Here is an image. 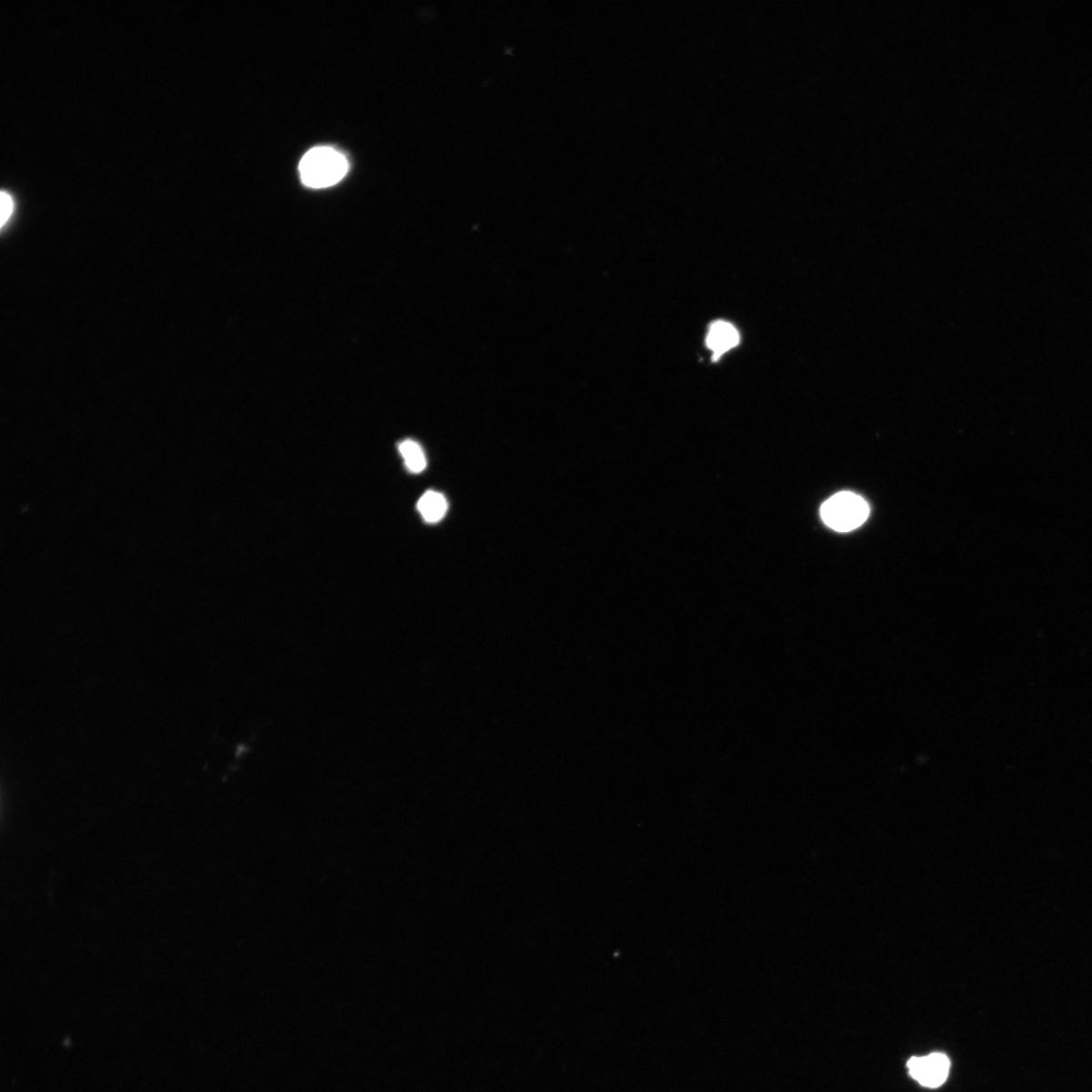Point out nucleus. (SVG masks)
Listing matches in <instances>:
<instances>
[{
  "label": "nucleus",
  "instance_id": "nucleus-7",
  "mask_svg": "<svg viewBox=\"0 0 1092 1092\" xmlns=\"http://www.w3.org/2000/svg\"><path fill=\"white\" fill-rule=\"evenodd\" d=\"M14 209L15 204L13 196L7 192L3 191L2 194H0V211H2V214H0V225H2L3 228L8 220L11 219Z\"/></svg>",
  "mask_w": 1092,
  "mask_h": 1092
},
{
  "label": "nucleus",
  "instance_id": "nucleus-4",
  "mask_svg": "<svg viewBox=\"0 0 1092 1092\" xmlns=\"http://www.w3.org/2000/svg\"><path fill=\"white\" fill-rule=\"evenodd\" d=\"M738 342L739 334L732 324L717 321L711 325L706 343L713 352V359L717 360L726 352L736 347Z\"/></svg>",
  "mask_w": 1092,
  "mask_h": 1092
},
{
  "label": "nucleus",
  "instance_id": "nucleus-3",
  "mask_svg": "<svg viewBox=\"0 0 1092 1092\" xmlns=\"http://www.w3.org/2000/svg\"><path fill=\"white\" fill-rule=\"evenodd\" d=\"M907 1067L910 1076L920 1085L936 1088L941 1087L949 1076L950 1060L945 1054L933 1053L924 1057L911 1058Z\"/></svg>",
  "mask_w": 1092,
  "mask_h": 1092
},
{
  "label": "nucleus",
  "instance_id": "nucleus-5",
  "mask_svg": "<svg viewBox=\"0 0 1092 1092\" xmlns=\"http://www.w3.org/2000/svg\"><path fill=\"white\" fill-rule=\"evenodd\" d=\"M418 510L424 520L428 523H436L446 516L447 501L444 495L428 491L419 500Z\"/></svg>",
  "mask_w": 1092,
  "mask_h": 1092
},
{
  "label": "nucleus",
  "instance_id": "nucleus-6",
  "mask_svg": "<svg viewBox=\"0 0 1092 1092\" xmlns=\"http://www.w3.org/2000/svg\"><path fill=\"white\" fill-rule=\"evenodd\" d=\"M400 454L404 458L406 466L411 473L419 474L426 469L427 466L426 455L422 447L416 441L407 439L401 442L399 446Z\"/></svg>",
  "mask_w": 1092,
  "mask_h": 1092
},
{
  "label": "nucleus",
  "instance_id": "nucleus-1",
  "mask_svg": "<svg viewBox=\"0 0 1092 1092\" xmlns=\"http://www.w3.org/2000/svg\"><path fill=\"white\" fill-rule=\"evenodd\" d=\"M348 169L346 155L328 146L315 147L306 152L299 165L302 183L312 188L337 185L346 177Z\"/></svg>",
  "mask_w": 1092,
  "mask_h": 1092
},
{
  "label": "nucleus",
  "instance_id": "nucleus-2",
  "mask_svg": "<svg viewBox=\"0 0 1092 1092\" xmlns=\"http://www.w3.org/2000/svg\"><path fill=\"white\" fill-rule=\"evenodd\" d=\"M867 502L851 492L837 493L823 504L820 516L826 525L838 532L860 527L869 516Z\"/></svg>",
  "mask_w": 1092,
  "mask_h": 1092
}]
</instances>
